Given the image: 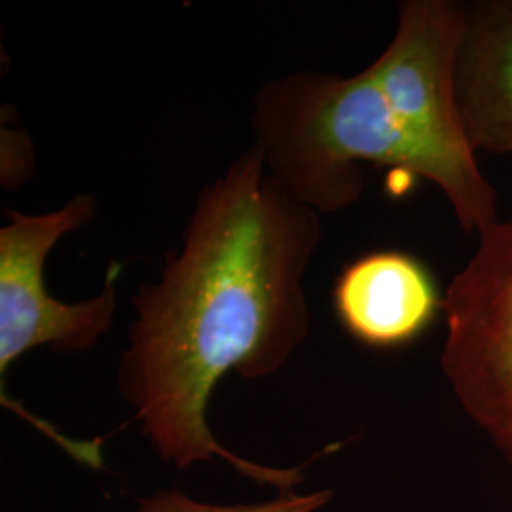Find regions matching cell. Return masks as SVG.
<instances>
[{
	"instance_id": "cell-1",
	"label": "cell",
	"mask_w": 512,
	"mask_h": 512,
	"mask_svg": "<svg viewBox=\"0 0 512 512\" xmlns=\"http://www.w3.org/2000/svg\"><path fill=\"white\" fill-rule=\"evenodd\" d=\"M321 238L319 213L275 181L256 145L200 192L181 251L133 296L118 366V389L162 461L186 469L224 459L281 494L302 482L300 469L224 448L207 408L226 374L268 378L302 346L311 327L304 274Z\"/></svg>"
},
{
	"instance_id": "cell-2",
	"label": "cell",
	"mask_w": 512,
	"mask_h": 512,
	"mask_svg": "<svg viewBox=\"0 0 512 512\" xmlns=\"http://www.w3.org/2000/svg\"><path fill=\"white\" fill-rule=\"evenodd\" d=\"M465 4L406 0L382 55L349 78L291 74L255 95L253 128L266 169L294 200L336 213L363 194V165L437 184L467 234L499 220L458 103Z\"/></svg>"
},
{
	"instance_id": "cell-3",
	"label": "cell",
	"mask_w": 512,
	"mask_h": 512,
	"mask_svg": "<svg viewBox=\"0 0 512 512\" xmlns=\"http://www.w3.org/2000/svg\"><path fill=\"white\" fill-rule=\"evenodd\" d=\"M97 203L78 194L46 215L6 211L0 230V376L31 349L82 353L112 327L120 264H110L103 291L84 302L65 304L44 287L46 256L63 236L92 222Z\"/></svg>"
},
{
	"instance_id": "cell-4",
	"label": "cell",
	"mask_w": 512,
	"mask_h": 512,
	"mask_svg": "<svg viewBox=\"0 0 512 512\" xmlns=\"http://www.w3.org/2000/svg\"><path fill=\"white\" fill-rule=\"evenodd\" d=\"M442 370L467 414L512 463V219L480 234L444 294Z\"/></svg>"
},
{
	"instance_id": "cell-5",
	"label": "cell",
	"mask_w": 512,
	"mask_h": 512,
	"mask_svg": "<svg viewBox=\"0 0 512 512\" xmlns=\"http://www.w3.org/2000/svg\"><path fill=\"white\" fill-rule=\"evenodd\" d=\"M340 325L374 349L404 348L420 340L444 311L437 279L404 251L359 256L338 275L332 291Z\"/></svg>"
},
{
	"instance_id": "cell-6",
	"label": "cell",
	"mask_w": 512,
	"mask_h": 512,
	"mask_svg": "<svg viewBox=\"0 0 512 512\" xmlns=\"http://www.w3.org/2000/svg\"><path fill=\"white\" fill-rule=\"evenodd\" d=\"M456 86L469 143L512 156V0L465 4Z\"/></svg>"
},
{
	"instance_id": "cell-7",
	"label": "cell",
	"mask_w": 512,
	"mask_h": 512,
	"mask_svg": "<svg viewBox=\"0 0 512 512\" xmlns=\"http://www.w3.org/2000/svg\"><path fill=\"white\" fill-rule=\"evenodd\" d=\"M332 497L330 490L313 494L277 495L272 501L256 505H209L196 501L183 492H158L141 499L139 512H315L327 505Z\"/></svg>"
}]
</instances>
